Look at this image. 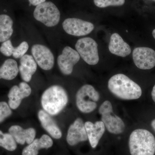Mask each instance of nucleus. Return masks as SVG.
Listing matches in <instances>:
<instances>
[{
	"label": "nucleus",
	"mask_w": 155,
	"mask_h": 155,
	"mask_svg": "<svg viewBox=\"0 0 155 155\" xmlns=\"http://www.w3.org/2000/svg\"><path fill=\"white\" fill-rule=\"evenodd\" d=\"M108 87L114 95L122 100L137 99L142 93L138 84L122 74L112 76L108 81Z\"/></svg>",
	"instance_id": "1"
},
{
	"label": "nucleus",
	"mask_w": 155,
	"mask_h": 155,
	"mask_svg": "<svg viewBox=\"0 0 155 155\" xmlns=\"http://www.w3.org/2000/svg\"><path fill=\"white\" fill-rule=\"evenodd\" d=\"M68 94L64 87L54 85L47 89L42 94L41 105L44 110L51 116L58 115L67 106Z\"/></svg>",
	"instance_id": "2"
},
{
	"label": "nucleus",
	"mask_w": 155,
	"mask_h": 155,
	"mask_svg": "<svg viewBox=\"0 0 155 155\" xmlns=\"http://www.w3.org/2000/svg\"><path fill=\"white\" fill-rule=\"evenodd\" d=\"M131 155H154L155 138L148 130L137 129L130 134L128 142Z\"/></svg>",
	"instance_id": "3"
},
{
	"label": "nucleus",
	"mask_w": 155,
	"mask_h": 155,
	"mask_svg": "<svg viewBox=\"0 0 155 155\" xmlns=\"http://www.w3.org/2000/svg\"><path fill=\"white\" fill-rule=\"evenodd\" d=\"M75 98L78 109L82 113L89 114L97 108L100 95L93 86L87 84L78 91Z\"/></svg>",
	"instance_id": "4"
},
{
	"label": "nucleus",
	"mask_w": 155,
	"mask_h": 155,
	"mask_svg": "<svg viewBox=\"0 0 155 155\" xmlns=\"http://www.w3.org/2000/svg\"><path fill=\"white\" fill-rule=\"evenodd\" d=\"M99 113L101 121L110 133L119 134L123 133L125 125L123 120L113 112V106L110 101H106L100 106Z\"/></svg>",
	"instance_id": "5"
},
{
	"label": "nucleus",
	"mask_w": 155,
	"mask_h": 155,
	"mask_svg": "<svg viewBox=\"0 0 155 155\" xmlns=\"http://www.w3.org/2000/svg\"><path fill=\"white\" fill-rule=\"evenodd\" d=\"M33 15L37 21L48 27H53L58 25L61 18L59 9L51 2H45L37 6Z\"/></svg>",
	"instance_id": "6"
},
{
	"label": "nucleus",
	"mask_w": 155,
	"mask_h": 155,
	"mask_svg": "<svg viewBox=\"0 0 155 155\" xmlns=\"http://www.w3.org/2000/svg\"><path fill=\"white\" fill-rule=\"evenodd\" d=\"M98 45L93 39L84 38L78 40L75 48L82 59L90 65H96L99 61Z\"/></svg>",
	"instance_id": "7"
},
{
	"label": "nucleus",
	"mask_w": 155,
	"mask_h": 155,
	"mask_svg": "<svg viewBox=\"0 0 155 155\" xmlns=\"http://www.w3.org/2000/svg\"><path fill=\"white\" fill-rule=\"evenodd\" d=\"M63 27L67 34L75 36L87 35L94 28V25L91 22L75 18L65 19L63 23Z\"/></svg>",
	"instance_id": "8"
},
{
	"label": "nucleus",
	"mask_w": 155,
	"mask_h": 155,
	"mask_svg": "<svg viewBox=\"0 0 155 155\" xmlns=\"http://www.w3.org/2000/svg\"><path fill=\"white\" fill-rule=\"evenodd\" d=\"M132 56L134 62L139 69L147 70L155 67V51L151 48H135Z\"/></svg>",
	"instance_id": "9"
},
{
	"label": "nucleus",
	"mask_w": 155,
	"mask_h": 155,
	"mask_svg": "<svg viewBox=\"0 0 155 155\" xmlns=\"http://www.w3.org/2000/svg\"><path fill=\"white\" fill-rule=\"evenodd\" d=\"M80 59L77 51L70 47L64 48L62 54L58 58V67L61 72L64 75H70L73 71V67Z\"/></svg>",
	"instance_id": "10"
},
{
	"label": "nucleus",
	"mask_w": 155,
	"mask_h": 155,
	"mask_svg": "<svg viewBox=\"0 0 155 155\" xmlns=\"http://www.w3.org/2000/svg\"><path fill=\"white\" fill-rule=\"evenodd\" d=\"M31 54L37 64L41 69L50 70L54 64V58L52 52L43 45H34L31 48Z\"/></svg>",
	"instance_id": "11"
},
{
	"label": "nucleus",
	"mask_w": 155,
	"mask_h": 155,
	"mask_svg": "<svg viewBox=\"0 0 155 155\" xmlns=\"http://www.w3.org/2000/svg\"><path fill=\"white\" fill-rule=\"evenodd\" d=\"M87 140L88 137L83 120L81 118H77L68 128L67 136V143L73 146Z\"/></svg>",
	"instance_id": "12"
},
{
	"label": "nucleus",
	"mask_w": 155,
	"mask_h": 155,
	"mask_svg": "<svg viewBox=\"0 0 155 155\" xmlns=\"http://www.w3.org/2000/svg\"><path fill=\"white\" fill-rule=\"evenodd\" d=\"M31 92L30 86L25 81L20 82L19 86L12 87L8 94L10 107L12 110L17 109L20 106L22 100L29 96Z\"/></svg>",
	"instance_id": "13"
},
{
	"label": "nucleus",
	"mask_w": 155,
	"mask_h": 155,
	"mask_svg": "<svg viewBox=\"0 0 155 155\" xmlns=\"http://www.w3.org/2000/svg\"><path fill=\"white\" fill-rule=\"evenodd\" d=\"M84 125L91 146L93 148H95L105 131V126L101 121H97L94 123L87 121L84 123Z\"/></svg>",
	"instance_id": "14"
},
{
	"label": "nucleus",
	"mask_w": 155,
	"mask_h": 155,
	"mask_svg": "<svg viewBox=\"0 0 155 155\" xmlns=\"http://www.w3.org/2000/svg\"><path fill=\"white\" fill-rule=\"evenodd\" d=\"M9 132L13 137L17 143L23 145L25 143L29 144L33 141L36 136L34 128L29 127L24 129L19 125H12L9 128Z\"/></svg>",
	"instance_id": "15"
},
{
	"label": "nucleus",
	"mask_w": 155,
	"mask_h": 155,
	"mask_svg": "<svg viewBox=\"0 0 155 155\" xmlns=\"http://www.w3.org/2000/svg\"><path fill=\"white\" fill-rule=\"evenodd\" d=\"M38 116L42 127L52 137L56 139L61 138V130L51 115L41 110L38 111Z\"/></svg>",
	"instance_id": "16"
},
{
	"label": "nucleus",
	"mask_w": 155,
	"mask_h": 155,
	"mask_svg": "<svg viewBox=\"0 0 155 155\" xmlns=\"http://www.w3.org/2000/svg\"><path fill=\"white\" fill-rule=\"evenodd\" d=\"M109 49L112 54L122 58L129 55L131 51L129 45L123 40L119 34L116 33L111 35Z\"/></svg>",
	"instance_id": "17"
},
{
	"label": "nucleus",
	"mask_w": 155,
	"mask_h": 155,
	"mask_svg": "<svg viewBox=\"0 0 155 155\" xmlns=\"http://www.w3.org/2000/svg\"><path fill=\"white\" fill-rule=\"evenodd\" d=\"M20 64L19 71L21 78L25 82H29L37 69L36 62L33 56L25 54L20 58Z\"/></svg>",
	"instance_id": "18"
},
{
	"label": "nucleus",
	"mask_w": 155,
	"mask_h": 155,
	"mask_svg": "<svg viewBox=\"0 0 155 155\" xmlns=\"http://www.w3.org/2000/svg\"><path fill=\"white\" fill-rule=\"evenodd\" d=\"M53 141L49 136L43 134L40 138L35 139L22 150V155H38L41 149H48L52 146Z\"/></svg>",
	"instance_id": "19"
},
{
	"label": "nucleus",
	"mask_w": 155,
	"mask_h": 155,
	"mask_svg": "<svg viewBox=\"0 0 155 155\" xmlns=\"http://www.w3.org/2000/svg\"><path fill=\"white\" fill-rule=\"evenodd\" d=\"M19 72L17 62L13 59H8L0 67V79L13 80L17 77Z\"/></svg>",
	"instance_id": "20"
},
{
	"label": "nucleus",
	"mask_w": 155,
	"mask_h": 155,
	"mask_svg": "<svg viewBox=\"0 0 155 155\" xmlns=\"http://www.w3.org/2000/svg\"><path fill=\"white\" fill-rule=\"evenodd\" d=\"M13 21L6 14L0 15V42L9 40L13 34Z\"/></svg>",
	"instance_id": "21"
},
{
	"label": "nucleus",
	"mask_w": 155,
	"mask_h": 155,
	"mask_svg": "<svg viewBox=\"0 0 155 155\" xmlns=\"http://www.w3.org/2000/svg\"><path fill=\"white\" fill-rule=\"evenodd\" d=\"M0 147L7 150L14 151L17 149V142L10 133H4L0 130Z\"/></svg>",
	"instance_id": "22"
},
{
	"label": "nucleus",
	"mask_w": 155,
	"mask_h": 155,
	"mask_svg": "<svg viewBox=\"0 0 155 155\" xmlns=\"http://www.w3.org/2000/svg\"><path fill=\"white\" fill-rule=\"evenodd\" d=\"M94 5L100 8H105L109 6L123 5L125 0H94Z\"/></svg>",
	"instance_id": "23"
},
{
	"label": "nucleus",
	"mask_w": 155,
	"mask_h": 155,
	"mask_svg": "<svg viewBox=\"0 0 155 155\" xmlns=\"http://www.w3.org/2000/svg\"><path fill=\"white\" fill-rule=\"evenodd\" d=\"M28 49V43L23 41L16 48H14L13 55L15 58H21L25 55Z\"/></svg>",
	"instance_id": "24"
},
{
	"label": "nucleus",
	"mask_w": 155,
	"mask_h": 155,
	"mask_svg": "<svg viewBox=\"0 0 155 155\" xmlns=\"http://www.w3.org/2000/svg\"><path fill=\"white\" fill-rule=\"evenodd\" d=\"M12 111L8 104L5 102H0V123L12 115Z\"/></svg>",
	"instance_id": "25"
},
{
	"label": "nucleus",
	"mask_w": 155,
	"mask_h": 155,
	"mask_svg": "<svg viewBox=\"0 0 155 155\" xmlns=\"http://www.w3.org/2000/svg\"><path fill=\"white\" fill-rule=\"evenodd\" d=\"M14 47L10 40L4 42L0 47V52L6 57H10L13 55Z\"/></svg>",
	"instance_id": "26"
},
{
	"label": "nucleus",
	"mask_w": 155,
	"mask_h": 155,
	"mask_svg": "<svg viewBox=\"0 0 155 155\" xmlns=\"http://www.w3.org/2000/svg\"><path fill=\"white\" fill-rule=\"evenodd\" d=\"M31 5L33 6H37L41 3L45 2L46 0H28Z\"/></svg>",
	"instance_id": "27"
},
{
	"label": "nucleus",
	"mask_w": 155,
	"mask_h": 155,
	"mask_svg": "<svg viewBox=\"0 0 155 155\" xmlns=\"http://www.w3.org/2000/svg\"><path fill=\"white\" fill-rule=\"evenodd\" d=\"M152 97L153 101L155 103V84L153 87L152 91L151 92Z\"/></svg>",
	"instance_id": "28"
},
{
	"label": "nucleus",
	"mask_w": 155,
	"mask_h": 155,
	"mask_svg": "<svg viewBox=\"0 0 155 155\" xmlns=\"http://www.w3.org/2000/svg\"><path fill=\"white\" fill-rule=\"evenodd\" d=\"M151 126L153 129L155 131V119H153L151 122Z\"/></svg>",
	"instance_id": "29"
},
{
	"label": "nucleus",
	"mask_w": 155,
	"mask_h": 155,
	"mask_svg": "<svg viewBox=\"0 0 155 155\" xmlns=\"http://www.w3.org/2000/svg\"><path fill=\"white\" fill-rule=\"evenodd\" d=\"M152 34L153 37L155 39V29L153 31Z\"/></svg>",
	"instance_id": "30"
},
{
	"label": "nucleus",
	"mask_w": 155,
	"mask_h": 155,
	"mask_svg": "<svg viewBox=\"0 0 155 155\" xmlns=\"http://www.w3.org/2000/svg\"><path fill=\"white\" fill-rule=\"evenodd\" d=\"M152 1H155V0H152Z\"/></svg>",
	"instance_id": "31"
}]
</instances>
